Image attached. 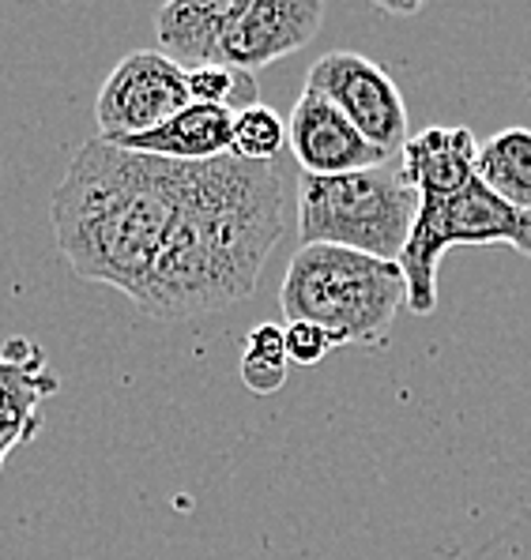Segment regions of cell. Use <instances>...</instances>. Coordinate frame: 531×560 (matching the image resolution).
Segmentation results:
<instances>
[{"label": "cell", "mask_w": 531, "mask_h": 560, "mask_svg": "<svg viewBox=\"0 0 531 560\" xmlns=\"http://www.w3.org/2000/svg\"><path fill=\"white\" fill-rule=\"evenodd\" d=\"M287 159H216L188 166V185L136 308L177 324L222 313L256 290L290 226Z\"/></svg>", "instance_id": "1"}, {"label": "cell", "mask_w": 531, "mask_h": 560, "mask_svg": "<svg viewBox=\"0 0 531 560\" xmlns=\"http://www.w3.org/2000/svg\"><path fill=\"white\" fill-rule=\"evenodd\" d=\"M188 185L185 162L151 159L94 140L72 154L54 192V230L83 282L140 301Z\"/></svg>", "instance_id": "2"}, {"label": "cell", "mask_w": 531, "mask_h": 560, "mask_svg": "<svg viewBox=\"0 0 531 560\" xmlns=\"http://www.w3.org/2000/svg\"><path fill=\"white\" fill-rule=\"evenodd\" d=\"M407 305V282L396 260H377L336 245H302L279 282L282 320H310L336 347L389 342L392 320Z\"/></svg>", "instance_id": "3"}, {"label": "cell", "mask_w": 531, "mask_h": 560, "mask_svg": "<svg viewBox=\"0 0 531 560\" xmlns=\"http://www.w3.org/2000/svg\"><path fill=\"white\" fill-rule=\"evenodd\" d=\"M418 203L400 159L336 177L302 174L295 188L298 237L302 245H336L400 264Z\"/></svg>", "instance_id": "4"}, {"label": "cell", "mask_w": 531, "mask_h": 560, "mask_svg": "<svg viewBox=\"0 0 531 560\" xmlns=\"http://www.w3.org/2000/svg\"><path fill=\"white\" fill-rule=\"evenodd\" d=\"M452 245H509L531 256V211L505 203L483 180H471L457 196L423 200L400 256L407 282V308L430 316L438 308V267Z\"/></svg>", "instance_id": "5"}, {"label": "cell", "mask_w": 531, "mask_h": 560, "mask_svg": "<svg viewBox=\"0 0 531 560\" xmlns=\"http://www.w3.org/2000/svg\"><path fill=\"white\" fill-rule=\"evenodd\" d=\"M305 91L328 98L389 159H400V151L407 148L411 136L404 94L377 60L350 54V49L324 54L321 60H313L310 75H305Z\"/></svg>", "instance_id": "6"}, {"label": "cell", "mask_w": 531, "mask_h": 560, "mask_svg": "<svg viewBox=\"0 0 531 560\" xmlns=\"http://www.w3.org/2000/svg\"><path fill=\"white\" fill-rule=\"evenodd\" d=\"M188 102L193 98H188L185 68H177L159 49H136V54L117 60L109 80L102 83L99 102H94V120H99L102 140L117 143L166 125Z\"/></svg>", "instance_id": "7"}, {"label": "cell", "mask_w": 531, "mask_h": 560, "mask_svg": "<svg viewBox=\"0 0 531 560\" xmlns=\"http://www.w3.org/2000/svg\"><path fill=\"white\" fill-rule=\"evenodd\" d=\"M287 148L295 151V162L302 166V174H313V177L355 174V170H370V166L392 162L389 154L377 151L328 98H321V94H313L305 88L298 94L295 109H290Z\"/></svg>", "instance_id": "8"}, {"label": "cell", "mask_w": 531, "mask_h": 560, "mask_svg": "<svg viewBox=\"0 0 531 560\" xmlns=\"http://www.w3.org/2000/svg\"><path fill=\"white\" fill-rule=\"evenodd\" d=\"M321 23V0H245L238 20L230 23L227 38H222L219 65L242 68V72L264 68L310 46Z\"/></svg>", "instance_id": "9"}, {"label": "cell", "mask_w": 531, "mask_h": 560, "mask_svg": "<svg viewBox=\"0 0 531 560\" xmlns=\"http://www.w3.org/2000/svg\"><path fill=\"white\" fill-rule=\"evenodd\" d=\"M478 148L483 143L475 140L467 125L426 128V132L411 136L407 148L400 151V170L418 192V200H445L475 180Z\"/></svg>", "instance_id": "10"}, {"label": "cell", "mask_w": 531, "mask_h": 560, "mask_svg": "<svg viewBox=\"0 0 531 560\" xmlns=\"http://www.w3.org/2000/svg\"><path fill=\"white\" fill-rule=\"evenodd\" d=\"M117 148L151 154V159H166V162H185V166L216 162L227 159L230 148H234V114L219 106L188 102L182 114H174L166 125L151 128L143 136L117 140Z\"/></svg>", "instance_id": "11"}, {"label": "cell", "mask_w": 531, "mask_h": 560, "mask_svg": "<svg viewBox=\"0 0 531 560\" xmlns=\"http://www.w3.org/2000/svg\"><path fill=\"white\" fill-rule=\"evenodd\" d=\"M245 0H174L155 15L159 54H166L177 68L219 65V49L230 23L238 20Z\"/></svg>", "instance_id": "12"}, {"label": "cell", "mask_w": 531, "mask_h": 560, "mask_svg": "<svg viewBox=\"0 0 531 560\" xmlns=\"http://www.w3.org/2000/svg\"><path fill=\"white\" fill-rule=\"evenodd\" d=\"M57 392V376L46 369V354L31 339H12L0 350V421L34 441L42 429V402Z\"/></svg>", "instance_id": "13"}, {"label": "cell", "mask_w": 531, "mask_h": 560, "mask_svg": "<svg viewBox=\"0 0 531 560\" xmlns=\"http://www.w3.org/2000/svg\"><path fill=\"white\" fill-rule=\"evenodd\" d=\"M475 177L505 203L531 211V128H505L478 148Z\"/></svg>", "instance_id": "14"}, {"label": "cell", "mask_w": 531, "mask_h": 560, "mask_svg": "<svg viewBox=\"0 0 531 560\" xmlns=\"http://www.w3.org/2000/svg\"><path fill=\"white\" fill-rule=\"evenodd\" d=\"M290 358L287 339H282V324H256L245 335L242 350V381L253 395H272L287 384Z\"/></svg>", "instance_id": "15"}, {"label": "cell", "mask_w": 531, "mask_h": 560, "mask_svg": "<svg viewBox=\"0 0 531 560\" xmlns=\"http://www.w3.org/2000/svg\"><path fill=\"white\" fill-rule=\"evenodd\" d=\"M188 98L200 102V106H219L230 114H242V109L261 106V88H256V75L242 72V68L230 65H200L185 72Z\"/></svg>", "instance_id": "16"}, {"label": "cell", "mask_w": 531, "mask_h": 560, "mask_svg": "<svg viewBox=\"0 0 531 560\" xmlns=\"http://www.w3.org/2000/svg\"><path fill=\"white\" fill-rule=\"evenodd\" d=\"M287 151V120L272 106H253L234 114V148L230 154L245 162H276Z\"/></svg>", "instance_id": "17"}, {"label": "cell", "mask_w": 531, "mask_h": 560, "mask_svg": "<svg viewBox=\"0 0 531 560\" xmlns=\"http://www.w3.org/2000/svg\"><path fill=\"white\" fill-rule=\"evenodd\" d=\"M282 339H287V358L290 365H302V369H313L321 365L324 358L336 350V339H332L324 327H316L310 320H290L282 324Z\"/></svg>", "instance_id": "18"}, {"label": "cell", "mask_w": 531, "mask_h": 560, "mask_svg": "<svg viewBox=\"0 0 531 560\" xmlns=\"http://www.w3.org/2000/svg\"><path fill=\"white\" fill-rule=\"evenodd\" d=\"M20 444H27V436H23L15 425H8V421H0V470L8 467V459H12Z\"/></svg>", "instance_id": "19"}]
</instances>
